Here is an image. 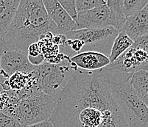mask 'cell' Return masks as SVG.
I'll return each instance as SVG.
<instances>
[{"label":"cell","instance_id":"cell-1","mask_svg":"<svg viewBox=\"0 0 148 127\" xmlns=\"http://www.w3.org/2000/svg\"><path fill=\"white\" fill-rule=\"evenodd\" d=\"M53 127H129L99 71L79 69L56 98Z\"/></svg>","mask_w":148,"mask_h":127},{"label":"cell","instance_id":"cell-2","mask_svg":"<svg viewBox=\"0 0 148 127\" xmlns=\"http://www.w3.org/2000/svg\"><path fill=\"white\" fill-rule=\"evenodd\" d=\"M49 33L60 35L42 0H21L2 41L13 49L27 53L29 45L38 43Z\"/></svg>","mask_w":148,"mask_h":127},{"label":"cell","instance_id":"cell-3","mask_svg":"<svg viewBox=\"0 0 148 127\" xmlns=\"http://www.w3.org/2000/svg\"><path fill=\"white\" fill-rule=\"evenodd\" d=\"M99 73L129 127H148V109L130 84L131 73L104 68Z\"/></svg>","mask_w":148,"mask_h":127},{"label":"cell","instance_id":"cell-4","mask_svg":"<svg viewBox=\"0 0 148 127\" xmlns=\"http://www.w3.org/2000/svg\"><path fill=\"white\" fill-rule=\"evenodd\" d=\"M56 98L42 93L25 97L14 105L8 104L2 112L16 119L21 127L49 121L56 107Z\"/></svg>","mask_w":148,"mask_h":127},{"label":"cell","instance_id":"cell-5","mask_svg":"<svg viewBox=\"0 0 148 127\" xmlns=\"http://www.w3.org/2000/svg\"><path fill=\"white\" fill-rule=\"evenodd\" d=\"M79 70L70 60V57L58 64L44 61L36 67L33 72L38 81L41 92L57 98L69 79Z\"/></svg>","mask_w":148,"mask_h":127},{"label":"cell","instance_id":"cell-6","mask_svg":"<svg viewBox=\"0 0 148 127\" xmlns=\"http://www.w3.org/2000/svg\"><path fill=\"white\" fill-rule=\"evenodd\" d=\"M119 32L112 26L98 29H81L64 33L66 39L78 40L84 43L85 52L99 51L110 53L109 44L113 43Z\"/></svg>","mask_w":148,"mask_h":127},{"label":"cell","instance_id":"cell-7","mask_svg":"<svg viewBox=\"0 0 148 127\" xmlns=\"http://www.w3.org/2000/svg\"><path fill=\"white\" fill-rule=\"evenodd\" d=\"M28 60L27 53L20 52L8 45L0 58V75L9 78L13 73L28 74L36 69Z\"/></svg>","mask_w":148,"mask_h":127},{"label":"cell","instance_id":"cell-8","mask_svg":"<svg viewBox=\"0 0 148 127\" xmlns=\"http://www.w3.org/2000/svg\"><path fill=\"white\" fill-rule=\"evenodd\" d=\"M75 23L77 30L81 29H98L112 26L117 30L116 21L107 5L77 13Z\"/></svg>","mask_w":148,"mask_h":127},{"label":"cell","instance_id":"cell-9","mask_svg":"<svg viewBox=\"0 0 148 127\" xmlns=\"http://www.w3.org/2000/svg\"><path fill=\"white\" fill-rule=\"evenodd\" d=\"M147 52L130 46L107 68L133 74L139 70L148 71Z\"/></svg>","mask_w":148,"mask_h":127},{"label":"cell","instance_id":"cell-10","mask_svg":"<svg viewBox=\"0 0 148 127\" xmlns=\"http://www.w3.org/2000/svg\"><path fill=\"white\" fill-rule=\"evenodd\" d=\"M42 2L48 16L57 26L59 34L77 30L75 21L62 7L58 0H42Z\"/></svg>","mask_w":148,"mask_h":127},{"label":"cell","instance_id":"cell-11","mask_svg":"<svg viewBox=\"0 0 148 127\" xmlns=\"http://www.w3.org/2000/svg\"><path fill=\"white\" fill-rule=\"evenodd\" d=\"M70 60L77 69L87 71H99L110 64L108 57L102 52H81L70 57Z\"/></svg>","mask_w":148,"mask_h":127},{"label":"cell","instance_id":"cell-12","mask_svg":"<svg viewBox=\"0 0 148 127\" xmlns=\"http://www.w3.org/2000/svg\"><path fill=\"white\" fill-rule=\"evenodd\" d=\"M119 32H124L133 41L148 35V5L136 14L127 17Z\"/></svg>","mask_w":148,"mask_h":127},{"label":"cell","instance_id":"cell-13","mask_svg":"<svg viewBox=\"0 0 148 127\" xmlns=\"http://www.w3.org/2000/svg\"><path fill=\"white\" fill-rule=\"evenodd\" d=\"M20 0H0V40H2L15 16Z\"/></svg>","mask_w":148,"mask_h":127},{"label":"cell","instance_id":"cell-14","mask_svg":"<svg viewBox=\"0 0 148 127\" xmlns=\"http://www.w3.org/2000/svg\"><path fill=\"white\" fill-rule=\"evenodd\" d=\"M130 84L139 99L148 105V71L139 70L132 74Z\"/></svg>","mask_w":148,"mask_h":127},{"label":"cell","instance_id":"cell-15","mask_svg":"<svg viewBox=\"0 0 148 127\" xmlns=\"http://www.w3.org/2000/svg\"><path fill=\"white\" fill-rule=\"evenodd\" d=\"M134 41L124 32H119L111 45L108 57L110 63L114 62L133 45Z\"/></svg>","mask_w":148,"mask_h":127},{"label":"cell","instance_id":"cell-16","mask_svg":"<svg viewBox=\"0 0 148 127\" xmlns=\"http://www.w3.org/2000/svg\"><path fill=\"white\" fill-rule=\"evenodd\" d=\"M148 5V0H120V10L125 18L140 11Z\"/></svg>","mask_w":148,"mask_h":127},{"label":"cell","instance_id":"cell-17","mask_svg":"<svg viewBox=\"0 0 148 127\" xmlns=\"http://www.w3.org/2000/svg\"><path fill=\"white\" fill-rule=\"evenodd\" d=\"M29 73L25 74V73L17 72L10 76L8 78L10 90L18 91L25 88L29 81Z\"/></svg>","mask_w":148,"mask_h":127},{"label":"cell","instance_id":"cell-18","mask_svg":"<svg viewBox=\"0 0 148 127\" xmlns=\"http://www.w3.org/2000/svg\"><path fill=\"white\" fill-rule=\"evenodd\" d=\"M27 57L29 62L35 66L41 65L45 61L44 56L41 54L38 43H34L29 45L27 49Z\"/></svg>","mask_w":148,"mask_h":127},{"label":"cell","instance_id":"cell-19","mask_svg":"<svg viewBox=\"0 0 148 127\" xmlns=\"http://www.w3.org/2000/svg\"><path fill=\"white\" fill-rule=\"evenodd\" d=\"M104 0H75V6L77 13L91 10L106 5Z\"/></svg>","mask_w":148,"mask_h":127},{"label":"cell","instance_id":"cell-20","mask_svg":"<svg viewBox=\"0 0 148 127\" xmlns=\"http://www.w3.org/2000/svg\"><path fill=\"white\" fill-rule=\"evenodd\" d=\"M58 2L62 7L68 13L69 16L74 21H76L77 12L76 6H75V0H58Z\"/></svg>","mask_w":148,"mask_h":127},{"label":"cell","instance_id":"cell-21","mask_svg":"<svg viewBox=\"0 0 148 127\" xmlns=\"http://www.w3.org/2000/svg\"><path fill=\"white\" fill-rule=\"evenodd\" d=\"M0 127H21L18 121L0 112Z\"/></svg>","mask_w":148,"mask_h":127},{"label":"cell","instance_id":"cell-22","mask_svg":"<svg viewBox=\"0 0 148 127\" xmlns=\"http://www.w3.org/2000/svg\"><path fill=\"white\" fill-rule=\"evenodd\" d=\"M84 47V43L78 40H69L67 39L66 41L65 46L62 47V49H66V48H69L72 52H76V53H80L83 50Z\"/></svg>","mask_w":148,"mask_h":127},{"label":"cell","instance_id":"cell-23","mask_svg":"<svg viewBox=\"0 0 148 127\" xmlns=\"http://www.w3.org/2000/svg\"><path fill=\"white\" fill-rule=\"evenodd\" d=\"M131 46L148 52V36H143L136 39L134 41V43Z\"/></svg>","mask_w":148,"mask_h":127},{"label":"cell","instance_id":"cell-24","mask_svg":"<svg viewBox=\"0 0 148 127\" xmlns=\"http://www.w3.org/2000/svg\"><path fill=\"white\" fill-rule=\"evenodd\" d=\"M8 101V96L7 95L6 91L0 93V111L3 109Z\"/></svg>","mask_w":148,"mask_h":127},{"label":"cell","instance_id":"cell-25","mask_svg":"<svg viewBox=\"0 0 148 127\" xmlns=\"http://www.w3.org/2000/svg\"><path fill=\"white\" fill-rule=\"evenodd\" d=\"M27 127H53V125H52L51 120H49V121H44V122H41L38 123V124L29 126Z\"/></svg>","mask_w":148,"mask_h":127},{"label":"cell","instance_id":"cell-26","mask_svg":"<svg viewBox=\"0 0 148 127\" xmlns=\"http://www.w3.org/2000/svg\"><path fill=\"white\" fill-rule=\"evenodd\" d=\"M7 47H8V44L2 40H0V58H1L2 54L3 53L4 51L6 49Z\"/></svg>","mask_w":148,"mask_h":127},{"label":"cell","instance_id":"cell-27","mask_svg":"<svg viewBox=\"0 0 148 127\" xmlns=\"http://www.w3.org/2000/svg\"><path fill=\"white\" fill-rule=\"evenodd\" d=\"M7 79H8V78H5V77H4L3 76L0 75V93L3 92V89H2V85H3L4 81H5Z\"/></svg>","mask_w":148,"mask_h":127}]
</instances>
